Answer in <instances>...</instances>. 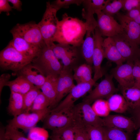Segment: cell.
<instances>
[{
  "label": "cell",
  "mask_w": 140,
  "mask_h": 140,
  "mask_svg": "<svg viewBox=\"0 0 140 140\" xmlns=\"http://www.w3.org/2000/svg\"><path fill=\"white\" fill-rule=\"evenodd\" d=\"M123 8L127 12L140 8V0H125Z\"/></svg>",
  "instance_id": "42"
},
{
  "label": "cell",
  "mask_w": 140,
  "mask_h": 140,
  "mask_svg": "<svg viewBox=\"0 0 140 140\" xmlns=\"http://www.w3.org/2000/svg\"><path fill=\"white\" fill-rule=\"evenodd\" d=\"M74 80L73 75L68 67H63L58 78L55 107L75 86Z\"/></svg>",
  "instance_id": "15"
},
{
  "label": "cell",
  "mask_w": 140,
  "mask_h": 140,
  "mask_svg": "<svg viewBox=\"0 0 140 140\" xmlns=\"http://www.w3.org/2000/svg\"><path fill=\"white\" fill-rule=\"evenodd\" d=\"M58 10L50 2H46V8L41 21L38 24L46 45L51 46L59 20L57 16Z\"/></svg>",
  "instance_id": "4"
},
{
  "label": "cell",
  "mask_w": 140,
  "mask_h": 140,
  "mask_svg": "<svg viewBox=\"0 0 140 140\" xmlns=\"http://www.w3.org/2000/svg\"><path fill=\"white\" fill-rule=\"evenodd\" d=\"M95 82L93 81L75 85L64 99L51 110V112L71 109L74 106V103L77 100L92 90Z\"/></svg>",
  "instance_id": "10"
},
{
  "label": "cell",
  "mask_w": 140,
  "mask_h": 140,
  "mask_svg": "<svg viewBox=\"0 0 140 140\" xmlns=\"http://www.w3.org/2000/svg\"><path fill=\"white\" fill-rule=\"evenodd\" d=\"M104 126L115 128L132 132L136 128L134 121L130 118L120 115H109L103 118Z\"/></svg>",
  "instance_id": "17"
},
{
  "label": "cell",
  "mask_w": 140,
  "mask_h": 140,
  "mask_svg": "<svg viewBox=\"0 0 140 140\" xmlns=\"http://www.w3.org/2000/svg\"><path fill=\"white\" fill-rule=\"evenodd\" d=\"M16 74L24 77L40 89L46 79L40 69L32 62L25 66Z\"/></svg>",
  "instance_id": "16"
},
{
  "label": "cell",
  "mask_w": 140,
  "mask_h": 140,
  "mask_svg": "<svg viewBox=\"0 0 140 140\" xmlns=\"http://www.w3.org/2000/svg\"><path fill=\"white\" fill-rule=\"evenodd\" d=\"M11 75L9 73H5L2 74L0 76V96L3 87L10 81Z\"/></svg>",
  "instance_id": "46"
},
{
  "label": "cell",
  "mask_w": 140,
  "mask_h": 140,
  "mask_svg": "<svg viewBox=\"0 0 140 140\" xmlns=\"http://www.w3.org/2000/svg\"><path fill=\"white\" fill-rule=\"evenodd\" d=\"M122 57L127 62L134 63L140 59L139 46L130 40L125 33L111 37Z\"/></svg>",
  "instance_id": "8"
},
{
  "label": "cell",
  "mask_w": 140,
  "mask_h": 140,
  "mask_svg": "<svg viewBox=\"0 0 140 140\" xmlns=\"http://www.w3.org/2000/svg\"><path fill=\"white\" fill-rule=\"evenodd\" d=\"M33 60L17 51L10 44L0 52V66L3 70L12 71L15 74Z\"/></svg>",
  "instance_id": "3"
},
{
  "label": "cell",
  "mask_w": 140,
  "mask_h": 140,
  "mask_svg": "<svg viewBox=\"0 0 140 140\" xmlns=\"http://www.w3.org/2000/svg\"><path fill=\"white\" fill-rule=\"evenodd\" d=\"M35 86L23 95L24 109L23 113H29L36 97L41 91Z\"/></svg>",
  "instance_id": "31"
},
{
  "label": "cell",
  "mask_w": 140,
  "mask_h": 140,
  "mask_svg": "<svg viewBox=\"0 0 140 140\" xmlns=\"http://www.w3.org/2000/svg\"><path fill=\"white\" fill-rule=\"evenodd\" d=\"M95 13L97 18V27L102 36L111 37L125 33L121 25L113 17L106 15L102 11Z\"/></svg>",
  "instance_id": "12"
},
{
  "label": "cell",
  "mask_w": 140,
  "mask_h": 140,
  "mask_svg": "<svg viewBox=\"0 0 140 140\" xmlns=\"http://www.w3.org/2000/svg\"><path fill=\"white\" fill-rule=\"evenodd\" d=\"M104 58L117 65L123 64L125 61L118 50L111 37L104 39L103 44Z\"/></svg>",
  "instance_id": "21"
},
{
  "label": "cell",
  "mask_w": 140,
  "mask_h": 140,
  "mask_svg": "<svg viewBox=\"0 0 140 140\" xmlns=\"http://www.w3.org/2000/svg\"><path fill=\"white\" fill-rule=\"evenodd\" d=\"M50 105L49 101L41 91L34 101L30 111L34 112L43 110L50 108Z\"/></svg>",
  "instance_id": "33"
},
{
  "label": "cell",
  "mask_w": 140,
  "mask_h": 140,
  "mask_svg": "<svg viewBox=\"0 0 140 140\" xmlns=\"http://www.w3.org/2000/svg\"><path fill=\"white\" fill-rule=\"evenodd\" d=\"M124 2L125 0H113L108 3L102 11L106 15L113 17L123 8Z\"/></svg>",
  "instance_id": "34"
},
{
  "label": "cell",
  "mask_w": 140,
  "mask_h": 140,
  "mask_svg": "<svg viewBox=\"0 0 140 140\" xmlns=\"http://www.w3.org/2000/svg\"><path fill=\"white\" fill-rule=\"evenodd\" d=\"M43 128L52 131L74 125L71 108L51 112L43 120Z\"/></svg>",
  "instance_id": "9"
},
{
  "label": "cell",
  "mask_w": 140,
  "mask_h": 140,
  "mask_svg": "<svg viewBox=\"0 0 140 140\" xmlns=\"http://www.w3.org/2000/svg\"><path fill=\"white\" fill-rule=\"evenodd\" d=\"M113 77L107 74L105 78L83 99V101L91 104L100 99H107L117 92L118 89L115 87L113 81Z\"/></svg>",
  "instance_id": "11"
},
{
  "label": "cell",
  "mask_w": 140,
  "mask_h": 140,
  "mask_svg": "<svg viewBox=\"0 0 140 140\" xmlns=\"http://www.w3.org/2000/svg\"><path fill=\"white\" fill-rule=\"evenodd\" d=\"M75 140H88L85 127L75 126Z\"/></svg>",
  "instance_id": "41"
},
{
  "label": "cell",
  "mask_w": 140,
  "mask_h": 140,
  "mask_svg": "<svg viewBox=\"0 0 140 140\" xmlns=\"http://www.w3.org/2000/svg\"><path fill=\"white\" fill-rule=\"evenodd\" d=\"M59 21L53 41L77 47L82 45L86 32L85 22L65 13Z\"/></svg>",
  "instance_id": "1"
},
{
  "label": "cell",
  "mask_w": 140,
  "mask_h": 140,
  "mask_svg": "<svg viewBox=\"0 0 140 140\" xmlns=\"http://www.w3.org/2000/svg\"><path fill=\"white\" fill-rule=\"evenodd\" d=\"M8 0H0V13L2 12H6L7 15H9V12L12 11V6H11Z\"/></svg>",
  "instance_id": "45"
},
{
  "label": "cell",
  "mask_w": 140,
  "mask_h": 140,
  "mask_svg": "<svg viewBox=\"0 0 140 140\" xmlns=\"http://www.w3.org/2000/svg\"><path fill=\"white\" fill-rule=\"evenodd\" d=\"M107 100L110 111L122 113L126 112L129 108L126 100L122 95L114 94Z\"/></svg>",
  "instance_id": "27"
},
{
  "label": "cell",
  "mask_w": 140,
  "mask_h": 140,
  "mask_svg": "<svg viewBox=\"0 0 140 140\" xmlns=\"http://www.w3.org/2000/svg\"><path fill=\"white\" fill-rule=\"evenodd\" d=\"M134 63L127 62L117 65L111 70V75L118 82L121 88L134 86L135 81L133 75Z\"/></svg>",
  "instance_id": "14"
},
{
  "label": "cell",
  "mask_w": 140,
  "mask_h": 140,
  "mask_svg": "<svg viewBox=\"0 0 140 140\" xmlns=\"http://www.w3.org/2000/svg\"><path fill=\"white\" fill-rule=\"evenodd\" d=\"M133 75L135 81L134 85L140 87V59L136 60L134 62Z\"/></svg>",
  "instance_id": "40"
},
{
  "label": "cell",
  "mask_w": 140,
  "mask_h": 140,
  "mask_svg": "<svg viewBox=\"0 0 140 140\" xmlns=\"http://www.w3.org/2000/svg\"><path fill=\"white\" fill-rule=\"evenodd\" d=\"M84 0H57L52 4L58 11L61 8H68L70 5L76 4L80 5L83 3Z\"/></svg>",
  "instance_id": "39"
},
{
  "label": "cell",
  "mask_w": 140,
  "mask_h": 140,
  "mask_svg": "<svg viewBox=\"0 0 140 140\" xmlns=\"http://www.w3.org/2000/svg\"><path fill=\"white\" fill-rule=\"evenodd\" d=\"M122 95L129 108L132 110L140 104V87L134 85L131 87L121 88Z\"/></svg>",
  "instance_id": "24"
},
{
  "label": "cell",
  "mask_w": 140,
  "mask_h": 140,
  "mask_svg": "<svg viewBox=\"0 0 140 140\" xmlns=\"http://www.w3.org/2000/svg\"><path fill=\"white\" fill-rule=\"evenodd\" d=\"M5 128L1 126L0 130V140H8L5 136Z\"/></svg>",
  "instance_id": "49"
},
{
  "label": "cell",
  "mask_w": 140,
  "mask_h": 140,
  "mask_svg": "<svg viewBox=\"0 0 140 140\" xmlns=\"http://www.w3.org/2000/svg\"><path fill=\"white\" fill-rule=\"evenodd\" d=\"M91 66L87 64H82L74 70L73 75L74 80L77 84L94 81L92 76Z\"/></svg>",
  "instance_id": "28"
},
{
  "label": "cell",
  "mask_w": 140,
  "mask_h": 140,
  "mask_svg": "<svg viewBox=\"0 0 140 140\" xmlns=\"http://www.w3.org/2000/svg\"><path fill=\"white\" fill-rule=\"evenodd\" d=\"M6 86L9 87L11 91L23 95L35 86L26 79L20 76H17L15 79L10 81Z\"/></svg>",
  "instance_id": "25"
},
{
  "label": "cell",
  "mask_w": 140,
  "mask_h": 140,
  "mask_svg": "<svg viewBox=\"0 0 140 140\" xmlns=\"http://www.w3.org/2000/svg\"><path fill=\"white\" fill-rule=\"evenodd\" d=\"M50 46L58 59L61 60L68 54L77 52L76 47L70 45L54 43Z\"/></svg>",
  "instance_id": "30"
},
{
  "label": "cell",
  "mask_w": 140,
  "mask_h": 140,
  "mask_svg": "<svg viewBox=\"0 0 140 140\" xmlns=\"http://www.w3.org/2000/svg\"><path fill=\"white\" fill-rule=\"evenodd\" d=\"M116 16L127 37L139 46L140 45V24L132 20L125 15L118 13Z\"/></svg>",
  "instance_id": "18"
},
{
  "label": "cell",
  "mask_w": 140,
  "mask_h": 140,
  "mask_svg": "<svg viewBox=\"0 0 140 140\" xmlns=\"http://www.w3.org/2000/svg\"><path fill=\"white\" fill-rule=\"evenodd\" d=\"M59 140H75V126L71 125L64 128L52 131Z\"/></svg>",
  "instance_id": "35"
},
{
  "label": "cell",
  "mask_w": 140,
  "mask_h": 140,
  "mask_svg": "<svg viewBox=\"0 0 140 140\" xmlns=\"http://www.w3.org/2000/svg\"><path fill=\"white\" fill-rule=\"evenodd\" d=\"M12 36L13 39L9 43L18 52L33 60L39 55L42 49L19 37Z\"/></svg>",
  "instance_id": "19"
},
{
  "label": "cell",
  "mask_w": 140,
  "mask_h": 140,
  "mask_svg": "<svg viewBox=\"0 0 140 140\" xmlns=\"http://www.w3.org/2000/svg\"><path fill=\"white\" fill-rule=\"evenodd\" d=\"M107 0H84L82 3L84 8L82 15L83 18L87 19L94 18V14L99 11H102L106 5L111 2Z\"/></svg>",
  "instance_id": "23"
},
{
  "label": "cell",
  "mask_w": 140,
  "mask_h": 140,
  "mask_svg": "<svg viewBox=\"0 0 140 140\" xmlns=\"http://www.w3.org/2000/svg\"><path fill=\"white\" fill-rule=\"evenodd\" d=\"M95 29H87L85 38L82 45L83 56L87 64L91 66L93 64L92 57L94 47Z\"/></svg>",
  "instance_id": "22"
},
{
  "label": "cell",
  "mask_w": 140,
  "mask_h": 140,
  "mask_svg": "<svg viewBox=\"0 0 140 140\" xmlns=\"http://www.w3.org/2000/svg\"><path fill=\"white\" fill-rule=\"evenodd\" d=\"M48 133L43 128L34 127L29 131L28 138L29 140H48Z\"/></svg>",
  "instance_id": "37"
},
{
  "label": "cell",
  "mask_w": 140,
  "mask_h": 140,
  "mask_svg": "<svg viewBox=\"0 0 140 140\" xmlns=\"http://www.w3.org/2000/svg\"><path fill=\"white\" fill-rule=\"evenodd\" d=\"M10 32L41 49L46 45L38 24L34 22L17 24Z\"/></svg>",
  "instance_id": "6"
},
{
  "label": "cell",
  "mask_w": 140,
  "mask_h": 140,
  "mask_svg": "<svg viewBox=\"0 0 140 140\" xmlns=\"http://www.w3.org/2000/svg\"><path fill=\"white\" fill-rule=\"evenodd\" d=\"M78 55V52L68 54L61 60L63 64V67H68L76 60Z\"/></svg>",
  "instance_id": "44"
},
{
  "label": "cell",
  "mask_w": 140,
  "mask_h": 140,
  "mask_svg": "<svg viewBox=\"0 0 140 140\" xmlns=\"http://www.w3.org/2000/svg\"><path fill=\"white\" fill-rule=\"evenodd\" d=\"M74 125L87 126H104L103 118L98 116L89 103L85 101L74 105L71 108Z\"/></svg>",
  "instance_id": "2"
},
{
  "label": "cell",
  "mask_w": 140,
  "mask_h": 140,
  "mask_svg": "<svg viewBox=\"0 0 140 140\" xmlns=\"http://www.w3.org/2000/svg\"><path fill=\"white\" fill-rule=\"evenodd\" d=\"M51 110L50 108H48L31 113H23L14 117L9 121L8 124L14 128L27 131L35 127L40 121H43L51 113Z\"/></svg>",
  "instance_id": "7"
},
{
  "label": "cell",
  "mask_w": 140,
  "mask_h": 140,
  "mask_svg": "<svg viewBox=\"0 0 140 140\" xmlns=\"http://www.w3.org/2000/svg\"><path fill=\"white\" fill-rule=\"evenodd\" d=\"M92 107L96 114L100 117L107 116L111 111L107 100L103 99L96 100L93 102Z\"/></svg>",
  "instance_id": "32"
},
{
  "label": "cell",
  "mask_w": 140,
  "mask_h": 140,
  "mask_svg": "<svg viewBox=\"0 0 140 140\" xmlns=\"http://www.w3.org/2000/svg\"><path fill=\"white\" fill-rule=\"evenodd\" d=\"M9 2L11 3L13 5L12 8L16 9L18 11L22 10V3L20 0H8Z\"/></svg>",
  "instance_id": "48"
},
{
  "label": "cell",
  "mask_w": 140,
  "mask_h": 140,
  "mask_svg": "<svg viewBox=\"0 0 140 140\" xmlns=\"http://www.w3.org/2000/svg\"><path fill=\"white\" fill-rule=\"evenodd\" d=\"M5 136L8 140H29L18 129L8 124L5 128Z\"/></svg>",
  "instance_id": "38"
},
{
  "label": "cell",
  "mask_w": 140,
  "mask_h": 140,
  "mask_svg": "<svg viewBox=\"0 0 140 140\" xmlns=\"http://www.w3.org/2000/svg\"><path fill=\"white\" fill-rule=\"evenodd\" d=\"M139 127H140V129L137 135L136 140H140V126Z\"/></svg>",
  "instance_id": "51"
},
{
  "label": "cell",
  "mask_w": 140,
  "mask_h": 140,
  "mask_svg": "<svg viewBox=\"0 0 140 140\" xmlns=\"http://www.w3.org/2000/svg\"><path fill=\"white\" fill-rule=\"evenodd\" d=\"M24 109L23 95L11 91L8 110L14 117L23 113Z\"/></svg>",
  "instance_id": "26"
},
{
  "label": "cell",
  "mask_w": 140,
  "mask_h": 140,
  "mask_svg": "<svg viewBox=\"0 0 140 140\" xmlns=\"http://www.w3.org/2000/svg\"><path fill=\"white\" fill-rule=\"evenodd\" d=\"M134 121L136 128L140 126V104L137 107L132 110Z\"/></svg>",
  "instance_id": "47"
},
{
  "label": "cell",
  "mask_w": 140,
  "mask_h": 140,
  "mask_svg": "<svg viewBox=\"0 0 140 140\" xmlns=\"http://www.w3.org/2000/svg\"><path fill=\"white\" fill-rule=\"evenodd\" d=\"M105 140H129L128 133L116 128L103 127Z\"/></svg>",
  "instance_id": "29"
},
{
  "label": "cell",
  "mask_w": 140,
  "mask_h": 140,
  "mask_svg": "<svg viewBox=\"0 0 140 140\" xmlns=\"http://www.w3.org/2000/svg\"><path fill=\"white\" fill-rule=\"evenodd\" d=\"M51 140H59L57 136L52 133L51 136Z\"/></svg>",
  "instance_id": "50"
},
{
  "label": "cell",
  "mask_w": 140,
  "mask_h": 140,
  "mask_svg": "<svg viewBox=\"0 0 140 140\" xmlns=\"http://www.w3.org/2000/svg\"><path fill=\"white\" fill-rule=\"evenodd\" d=\"M85 128L88 140H105L103 127L87 126Z\"/></svg>",
  "instance_id": "36"
},
{
  "label": "cell",
  "mask_w": 140,
  "mask_h": 140,
  "mask_svg": "<svg viewBox=\"0 0 140 140\" xmlns=\"http://www.w3.org/2000/svg\"><path fill=\"white\" fill-rule=\"evenodd\" d=\"M125 15L132 20L140 24V8L133 9L127 12Z\"/></svg>",
  "instance_id": "43"
},
{
  "label": "cell",
  "mask_w": 140,
  "mask_h": 140,
  "mask_svg": "<svg viewBox=\"0 0 140 140\" xmlns=\"http://www.w3.org/2000/svg\"><path fill=\"white\" fill-rule=\"evenodd\" d=\"M32 62L38 67L46 76L59 75L63 67L51 46L46 45Z\"/></svg>",
  "instance_id": "5"
},
{
  "label": "cell",
  "mask_w": 140,
  "mask_h": 140,
  "mask_svg": "<svg viewBox=\"0 0 140 140\" xmlns=\"http://www.w3.org/2000/svg\"><path fill=\"white\" fill-rule=\"evenodd\" d=\"M94 47L92 57L94 74L93 79L96 82L103 76L101 65L104 57L103 44L104 39L97 27L95 29Z\"/></svg>",
  "instance_id": "13"
},
{
  "label": "cell",
  "mask_w": 140,
  "mask_h": 140,
  "mask_svg": "<svg viewBox=\"0 0 140 140\" xmlns=\"http://www.w3.org/2000/svg\"><path fill=\"white\" fill-rule=\"evenodd\" d=\"M59 76V75H58ZM58 76L49 75L46 76V80L40 89L49 101L50 108L55 107L57 96V83Z\"/></svg>",
  "instance_id": "20"
}]
</instances>
